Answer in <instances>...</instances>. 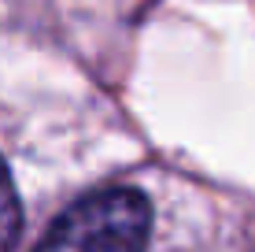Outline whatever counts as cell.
Listing matches in <instances>:
<instances>
[{
  "mask_svg": "<svg viewBox=\"0 0 255 252\" xmlns=\"http://www.w3.org/2000/svg\"><path fill=\"white\" fill-rule=\"evenodd\" d=\"M152 230L148 197L115 186L82 197L48 227L37 252H144Z\"/></svg>",
  "mask_w": 255,
  "mask_h": 252,
  "instance_id": "1",
  "label": "cell"
},
{
  "mask_svg": "<svg viewBox=\"0 0 255 252\" xmlns=\"http://www.w3.org/2000/svg\"><path fill=\"white\" fill-rule=\"evenodd\" d=\"M22 230V208H19V193L15 182L7 175L4 160H0V252H11Z\"/></svg>",
  "mask_w": 255,
  "mask_h": 252,
  "instance_id": "2",
  "label": "cell"
}]
</instances>
